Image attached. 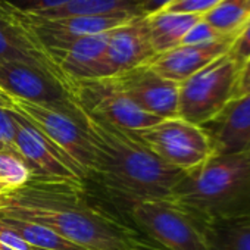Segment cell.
Instances as JSON below:
<instances>
[{"instance_id": "13", "label": "cell", "mask_w": 250, "mask_h": 250, "mask_svg": "<svg viewBox=\"0 0 250 250\" xmlns=\"http://www.w3.org/2000/svg\"><path fill=\"white\" fill-rule=\"evenodd\" d=\"M107 39L109 31L80 37L46 50L71 83L109 78L113 72L106 58Z\"/></svg>"}, {"instance_id": "1", "label": "cell", "mask_w": 250, "mask_h": 250, "mask_svg": "<svg viewBox=\"0 0 250 250\" xmlns=\"http://www.w3.org/2000/svg\"><path fill=\"white\" fill-rule=\"evenodd\" d=\"M0 215L42 224L85 250H162L84 197V187L30 181L0 194Z\"/></svg>"}, {"instance_id": "30", "label": "cell", "mask_w": 250, "mask_h": 250, "mask_svg": "<svg viewBox=\"0 0 250 250\" xmlns=\"http://www.w3.org/2000/svg\"><path fill=\"white\" fill-rule=\"evenodd\" d=\"M172 0H139L140 9L145 17H149L152 14H156L159 11H164Z\"/></svg>"}, {"instance_id": "18", "label": "cell", "mask_w": 250, "mask_h": 250, "mask_svg": "<svg viewBox=\"0 0 250 250\" xmlns=\"http://www.w3.org/2000/svg\"><path fill=\"white\" fill-rule=\"evenodd\" d=\"M199 15L175 14L159 11L146 17L147 31L152 47L156 55L168 52L181 44L184 36L200 20Z\"/></svg>"}, {"instance_id": "27", "label": "cell", "mask_w": 250, "mask_h": 250, "mask_svg": "<svg viewBox=\"0 0 250 250\" xmlns=\"http://www.w3.org/2000/svg\"><path fill=\"white\" fill-rule=\"evenodd\" d=\"M3 2L21 12L34 14L39 11H47L63 6L72 2V0H3Z\"/></svg>"}, {"instance_id": "22", "label": "cell", "mask_w": 250, "mask_h": 250, "mask_svg": "<svg viewBox=\"0 0 250 250\" xmlns=\"http://www.w3.org/2000/svg\"><path fill=\"white\" fill-rule=\"evenodd\" d=\"M30 181L31 172L22 158L12 149L0 150V184L8 190H15Z\"/></svg>"}, {"instance_id": "2", "label": "cell", "mask_w": 250, "mask_h": 250, "mask_svg": "<svg viewBox=\"0 0 250 250\" xmlns=\"http://www.w3.org/2000/svg\"><path fill=\"white\" fill-rule=\"evenodd\" d=\"M84 130L93 147V169L112 196L131 206L146 200H168L184 172L161 161L139 137L81 112Z\"/></svg>"}, {"instance_id": "10", "label": "cell", "mask_w": 250, "mask_h": 250, "mask_svg": "<svg viewBox=\"0 0 250 250\" xmlns=\"http://www.w3.org/2000/svg\"><path fill=\"white\" fill-rule=\"evenodd\" d=\"M17 127L18 130L14 150L30 168L31 181L66 183L84 187L85 178L53 145H50L30 122H27L18 113Z\"/></svg>"}, {"instance_id": "24", "label": "cell", "mask_w": 250, "mask_h": 250, "mask_svg": "<svg viewBox=\"0 0 250 250\" xmlns=\"http://www.w3.org/2000/svg\"><path fill=\"white\" fill-rule=\"evenodd\" d=\"M219 2L221 0H172L164 11L203 17L206 12L213 9Z\"/></svg>"}, {"instance_id": "33", "label": "cell", "mask_w": 250, "mask_h": 250, "mask_svg": "<svg viewBox=\"0 0 250 250\" xmlns=\"http://www.w3.org/2000/svg\"><path fill=\"white\" fill-rule=\"evenodd\" d=\"M3 149H5V147H3L2 145H0V150H3Z\"/></svg>"}, {"instance_id": "16", "label": "cell", "mask_w": 250, "mask_h": 250, "mask_svg": "<svg viewBox=\"0 0 250 250\" xmlns=\"http://www.w3.org/2000/svg\"><path fill=\"white\" fill-rule=\"evenodd\" d=\"M203 128L212 140L215 153L250 150V94L234 97Z\"/></svg>"}, {"instance_id": "5", "label": "cell", "mask_w": 250, "mask_h": 250, "mask_svg": "<svg viewBox=\"0 0 250 250\" xmlns=\"http://www.w3.org/2000/svg\"><path fill=\"white\" fill-rule=\"evenodd\" d=\"M11 109L30 122L84 178L91 175L93 147L84 130L83 119L59 109L40 106L20 99H12Z\"/></svg>"}, {"instance_id": "7", "label": "cell", "mask_w": 250, "mask_h": 250, "mask_svg": "<svg viewBox=\"0 0 250 250\" xmlns=\"http://www.w3.org/2000/svg\"><path fill=\"white\" fill-rule=\"evenodd\" d=\"M131 218L164 250H208L199 222L171 200L136 203Z\"/></svg>"}, {"instance_id": "35", "label": "cell", "mask_w": 250, "mask_h": 250, "mask_svg": "<svg viewBox=\"0 0 250 250\" xmlns=\"http://www.w3.org/2000/svg\"><path fill=\"white\" fill-rule=\"evenodd\" d=\"M0 2H2V0H0Z\"/></svg>"}, {"instance_id": "12", "label": "cell", "mask_w": 250, "mask_h": 250, "mask_svg": "<svg viewBox=\"0 0 250 250\" xmlns=\"http://www.w3.org/2000/svg\"><path fill=\"white\" fill-rule=\"evenodd\" d=\"M116 85L145 112L161 119L178 116V87L155 72L149 65L113 77Z\"/></svg>"}, {"instance_id": "15", "label": "cell", "mask_w": 250, "mask_h": 250, "mask_svg": "<svg viewBox=\"0 0 250 250\" xmlns=\"http://www.w3.org/2000/svg\"><path fill=\"white\" fill-rule=\"evenodd\" d=\"M234 39H222L206 44H180L156 55L147 65L161 77L181 84L216 58L225 55Z\"/></svg>"}, {"instance_id": "6", "label": "cell", "mask_w": 250, "mask_h": 250, "mask_svg": "<svg viewBox=\"0 0 250 250\" xmlns=\"http://www.w3.org/2000/svg\"><path fill=\"white\" fill-rule=\"evenodd\" d=\"M137 134L161 161L183 172L196 169L215 153L205 128L178 116L162 119Z\"/></svg>"}, {"instance_id": "25", "label": "cell", "mask_w": 250, "mask_h": 250, "mask_svg": "<svg viewBox=\"0 0 250 250\" xmlns=\"http://www.w3.org/2000/svg\"><path fill=\"white\" fill-rule=\"evenodd\" d=\"M228 53L240 68L250 59V18L232 40Z\"/></svg>"}, {"instance_id": "31", "label": "cell", "mask_w": 250, "mask_h": 250, "mask_svg": "<svg viewBox=\"0 0 250 250\" xmlns=\"http://www.w3.org/2000/svg\"><path fill=\"white\" fill-rule=\"evenodd\" d=\"M0 107H6V109L12 107V99L8 94H5L2 90H0Z\"/></svg>"}, {"instance_id": "4", "label": "cell", "mask_w": 250, "mask_h": 250, "mask_svg": "<svg viewBox=\"0 0 250 250\" xmlns=\"http://www.w3.org/2000/svg\"><path fill=\"white\" fill-rule=\"evenodd\" d=\"M240 66L227 52L178 87V118L199 127L215 119L232 100Z\"/></svg>"}, {"instance_id": "3", "label": "cell", "mask_w": 250, "mask_h": 250, "mask_svg": "<svg viewBox=\"0 0 250 250\" xmlns=\"http://www.w3.org/2000/svg\"><path fill=\"white\" fill-rule=\"evenodd\" d=\"M200 224L250 218V150L213 153L168 199Z\"/></svg>"}, {"instance_id": "14", "label": "cell", "mask_w": 250, "mask_h": 250, "mask_svg": "<svg viewBox=\"0 0 250 250\" xmlns=\"http://www.w3.org/2000/svg\"><path fill=\"white\" fill-rule=\"evenodd\" d=\"M155 56L146 17L133 18L109 31L106 58L113 77L147 65Z\"/></svg>"}, {"instance_id": "28", "label": "cell", "mask_w": 250, "mask_h": 250, "mask_svg": "<svg viewBox=\"0 0 250 250\" xmlns=\"http://www.w3.org/2000/svg\"><path fill=\"white\" fill-rule=\"evenodd\" d=\"M0 250H34L17 231L0 222Z\"/></svg>"}, {"instance_id": "19", "label": "cell", "mask_w": 250, "mask_h": 250, "mask_svg": "<svg viewBox=\"0 0 250 250\" xmlns=\"http://www.w3.org/2000/svg\"><path fill=\"white\" fill-rule=\"evenodd\" d=\"M208 250H250V218L200 224Z\"/></svg>"}, {"instance_id": "23", "label": "cell", "mask_w": 250, "mask_h": 250, "mask_svg": "<svg viewBox=\"0 0 250 250\" xmlns=\"http://www.w3.org/2000/svg\"><path fill=\"white\" fill-rule=\"evenodd\" d=\"M222 39H234V37L222 36L212 25H209L203 18H200L190 28V31L184 36L181 44H206V43H213Z\"/></svg>"}, {"instance_id": "32", "label": "cell", "mask_w": 250, "mask_h": 250, "mask_svg": "<svg viewBox=\"0 0 250 250\" xmlns=\"http://www.w3.org/2000/svg\"><path fill=\"white\" fill-rule=\"evenodd\" d=\"M6 190H8V188H5V187H3L2 184H0V194H2V193H5Z\"/></svg>"}, {"instance_id": "11", "label": "cell", "mask_w": 250, "mask_h": 250, "mask_svg": "<svg viewBox=\"0 0 250 250\" xmlns=\"http://www.w3.org/2000/svg\"><path fill=\"white\" fill-rule=\"evenodd\" d=\"M6 62L25 63L39 68L63 83L72 94L74 83L63 75L42 43L27 25L22 24L14 9L2 0L0 2V63Z\"/></svg>"}, {"instance_id": "8", "label": "cell", "mask_w": 250, "mask_h": 250, "mask_svg": "<svg viewBox=\"0 0 250 250\" xmlns=\"http://www.w3.org/2000/svg\"><path fill=\"white\" fill-rule=\"evenodd\" d=\"M72 97L81 112L128 131H142L162 121L139 107L116 85L113 77L74 81Z\"/></svg>"}, {"instance_id": "9", "label": "cell", "mask_w": 250, "mask_h": 250, "mask_svg": "<svg viewBox=\"0 0 250 250\" xmlns=\"http://www.w3.org/2000/svg\"><path fill=\"white\" fill-rule=\"evenodd\" d=\"M0 90L12 99L59 109L83 119L71 90L39 68L17 62L0 63Z\"/></svg>"}, {"instance_id": "34", "label": "cell", "mask_w": 250, "mask_h": 250, "mask_svg": "<svg viewBox=\"0 0 250 250\" xmlns=\"http://www.w3.org/2000/svg\"><path fill=\"white\" fill-rule=\"evenodd\" d=\"M34 250H42V249H34Z\"/></svg>"}, {"instance_id": "20", "label": "cell", "mask_w": 250, "mask_h": 250, "mask_svg": "<svg viewBox=\"0 0 250 250\" xmlns=\"http://www.w3.org/2000/svg\"><path fill=\"white\" fill-rule=\"evenodd\" d=\"M0 222L8 225L14 231H17L20 234V237L22 240H25L33 249H42V250H85V249L68 241L66 238H63L62 235H59L53 229H50V228H47V227H44L42 224H37V222H31V221L15 218V216H5V215H0Z\"/></svg>"}, {"instance_id": "21", "label": "cell", "mask_w": 250, "mask_h": 250, "mask_svg": "<svg viewBox=\"0 0 250 250\" xmlns=\"http://www.w3.org/2000/svg\"><path fill=\"white\" fill-rule=\"evenodd\" d=\"M202 18L222 36L235 39L250 18V0H221Z\"/></svg>"}, {"instance_id": "26", "label": "cell", "mask_w": 250, "mask_h": 250, "mask_svg": "<svg viewBox=\"0 0 250 250\" xmlns=\"http://www.w3.org/2000/svg\"><path fill=\"white\" fill-rule=\"evenodd\" d=\"M17 113L12 109L0 107V145L14 150L17 137Z\"/></svg>"}, {"instance_id": "17", "label": "cell", "mask_w": 250, "mask_h": 250, "mask_svg": "<svg viewBox=\"0 0 250 250\" xmlns=\"http://www.w3.org/2000/svg\"><path fill=\"white\" fill-rule=\"evenodd\" d=\"M33 15L47 20L72 17H145L139 0H72L63 6L39 11Z\"/></svg>"}, {"instance_id": "29", "label": "cell", "mask_w": 250, "mask_h": 250, "mask_svg": "<svg viewBox=\"0 0 250 250\" xmlns=\"http://www.w3.org/2000/svg\"><path fill=\"white\" fill-rule=\"evenodd\" d=\"M247 94H250V59L240 68L235 90H234V97H241Z\"/></svg>"}]
</instances>
